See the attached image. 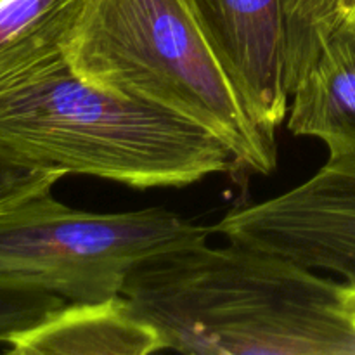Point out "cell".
Instances as JSON below:
<instances>
[{
	"instance_id": "obj_1",
	"label": "cell",
	"mask_w": 355,
	"mask_h": 355,
	"mask_svg": "<svg viewBox=\"0 0 355 355\" xmlns=\"http://www.w3.org/2000/svg\"><path fill=\"white\" fill-rule=\"evenodd\" d=\"M165 350L194 355H355L342 283L248 246L207 243L142 260L121 290Z\"/></svg>"
},
{
	"instance_id": "obj_2",
	"label": "cell",
	"mask_w": 355,
	"mask_h": 355,
	"mask_svg": "<svg viewBox=\"0 0 355 355\" xmlns=\"http://www.w3.org/2000/svg\"><path fill=\"white\" fill-rule=\"evenodd\" d=\"M0 149L31 166L135 189L238 168L224 142L144 101L101 89L68 61L0 92Z\"/></svg>"
},
{
	"instance_id": "obj_3",
	"label": "cell",
	"mask_w": 355,
	"mask_h": 355,
	"mask_svg": "<svg viewBox=\"0 0 355 355\" xmlns=\"http://www.w3.org/2000/svg\"><path fill=\"white\" fill-rule=\"evenodd\" d=\"M66 59L87 82L189 120L269 175L276 137L250 114L187 0H85Z\"/></svg>"
},
{
	"instance_id": "obj_4",
	"label": "cell",
	"mask_w": 355,
	"mask_h": 355,
	"mask_svg": "<svg viewBox=\"0 0 355 355\" xmlns=\"http://www.w3.org/2000/svg\"><path fill=\"white\" fill-rule=\"evenodd\" d=\"M214 227L165 208L92 214L69 208L52 191L0 215V274L26 279L68 304L120 297L142 260L207 243Z\"/></svg>"
},
{
	"instance_id": "obj_5",
	"label": "cell",
	"mask_w": 355,
	"mask_h": 355,
	"mask_svg": "<svg viewBox=\"0 0 355 355\" xmlns=\"http://www.w3.org/2000/svg\"><path fill=\"white\" fill-rule=\"evenodd\" d=\"M214 232L355 283V156H329L304 184L229 211Z\"/></svg>"
},
{
	"instance_id": "obj_6",
	"label": "cell",
	"mask_w": 355,
	"mask_h": 355,
	"mask_svg": "<svg viewBox=\"0 0 355 355\" xmlns=\"http://www.w3.org/2000/svg\"><path fill=\"white\" fill-rule=\"evenodd\" d=\"M253 120L269 135L286 120V30L281 0H187Z\"/></svg>"
},
{
	"instance_id": "obj_7",
	"label": "cell",
	"mask_w": 355,
	"mask_h": 355,
	"mask_svg": "<svg viewBox=\"0 0 355 355\" xmlns=\"http://www.w3.org/2000/svg\"><path fill=\"white\" fill-rule=\"evenodd\" d=\"M14 355H148L165 350L153 326L123 297L66 304L7 340Z\"/></svg>"
},
{
	"instance_id": "obj_8",
	"label": "cell",
	"mask_w": 355,
	"mask_h": 355,
	"mask_svg": "<svg viewBox=\"0 0 355 355\" xmlns=\"http://www.w3.org/2000/svg\"><path fill=\"white\" fill-rule=\"evenodd\" d=\"M288 130L355 156V21H342L291 96Z\"/></svg>"
},
{
	"instance_id": "obj_9",
	"label": "cell",
	"mask_w": 355,
	"mask_h": 355,
	"mask_svg": "<svg viewBox=\"0 0 355 355\" xmlns=\"http://www.w3.org/2000/svg\"><path fill=\"white\" fill-rule=\"evenodd\" d=\"M85 0H0V92L64 64Z\"/></svg>"
},
{
	"instance_id": "obj_10",
	"label": "cell",
	"mask_w": 355,
	"mask_h": 355,
	"mask_svg": "<svg viewBox=\"0 0 355 355\" xmlns=\"http://www.w3.org/2000/svg\"><path fill=\"white\" fill-rule=\"evenodd\" d=\"M286 30V85L290 99L322 45L343 21L340 0H281Z\"/></svg>"
},
{
	"instance_id": "obj_11",
	"label": "cell",
	"mask_w": 355,
	"mask_h": 355,
	"mask_svg": "<svg viewBox=\"0 0 355 355\" xmlns=\"http://www.w3.org/2000/svg\"><path fill=\"white\" fill-rule=\"evenodd\" d=\"M68 302L16 276L0 274V343L30 329Z\"/></svg>"
},
{
	"instance_id": "obj_12",
	"label": "cell",
	"mask_w": 355,
	"mask_h": 355,
	"mask_svg": "<svg viewBox=\"0 0 355 355\" xmlns=\"http://www.w3.org/2000/svg\"><path fill=\"white\" fill-rule=\"evenodd\" d=\"M66 175L62 170L31 166L0 149V215L38 194L49 193Z\"/></svg>"
},
{
	"instance_id": "obj_13",
	"label": "cell",
	"mask_w": 355,
	"mask_h": 355,
	"mask_svg": "<svg viewBox=\"0 0 355 355\" xmlns=\"http://www.w3.org/2000/svg\"><path fill=\"white\" fill-rule=\"evenodd\" d=\"M342 305L355 329V283H342Z\"/></svg>"
},
{
	"instance_id": "obj_14",
	"label": "cell",
	"mask_w": 355,
	"mask_h": 355,
	"mask_svg": "<svg viewBox=\"0 0 355 355\" xmlns=\"http://www.w3.org/2000/svg\"><path fill=\"white\" fill-rule=\"evenodd\" d=\"M343 21H355V0H340Z\"/></svg>"
}]
</instances>
